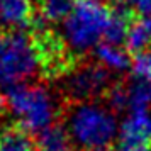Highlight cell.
<instances>
[{
    "label": "cell",
    "mask_w": 151,
    "mask_h": 151,
    "mask_svg": "<svg viewBox=\"0 0 151 151\" xmlns=\"http://www.w3.org/2000/svg\"><path fill=\"white\" fill-rule=\"evenodd\" d=\"M36 19L32 0H0V29H31Z\"/></svg>",
    "instance_id": "cell-7"
},
{
    "label": "cell",
    "mask_w": 151,
    "mask_h": 151,
    "mask_svg": "<svg viewBox=\"0 0 151 151\" xmlns=\"http://www.w3.org/2000/svg\"><path fill=\"white\" fill-rule=\"evenodd\" d=\"M112 7L100 0H76L63 22V37L76 56L95 49L105 36Z\"/></svg>",
    "instance_id": "cell-3"
},
{
    "label": "cell",
    "mask_w": 151,
    "mask_h": 151,
    "mask_svg": "<svg viewBox=\"0 0 151 151\" xmlns=\"http://www.w3.org/2000/svg\"><path fill=\"white\" fill-rule=\"evenodd\" d=\"M2 121H4V102L0 100V131L4 129V127H2Z\"/></svg>",
    "instance_id": "cell-17"
},
{
    "label": "cell",
    "mask_w": 151,
    "mask_h": 151,
    "mask_svg": "<svg viewBox=\"0 0 151 151\" xmlns=\"http://www.w3.org/2000/svg\"><path fill=\"white\" fill-rule=\"evenodd\" d=\"M76 0H37V14L48 24L65 22Z\"/></svg>",
    "instance_id": "cell-14"
},
{
    "label": "cell",
    "mask_w": 151,
    "mask_h": 151,
    "mask_svg": "<svg viewBox=\"0 0 151 151\" xmlns=\"http://www.w3.org/2000/svg\"><path fill=\"white\" fill-rule=\"evenodd\" d=\"M37 151H80L70 137L65 124L55 122L36 136Z\"/></svg>",
    "instance_id": "cell-9"
},
{
    "label": "cell",
    "mask_w": 151,
    "mask_h": 151,
    "mask_svg": "<svg viewBox=\"0 0 151 151\" xmlns=\"http://www.w3.org/2000/svg\"><path fill=\"white\" fill-rule=\"evenodd\" d=\"M31 36L39 60V75L44 80L65 78L78 66V56L70 49L63 34L53 31L39 14L31 27Z\"/></svg>",
    "instance_id": "cell-5"
},
{
    "label": "cell",
    "mask_w": 151,
    "mask_h": 151,
    "mask_svg": "<svg viewBox=\"0 0 151 151\" xmlns=\"http://www.w3.org/2000/svg\"><path fill=\"white\" fill-rule=\"evenodd\" d=\"M0 151H37V146L31 132L15 122L0 131Z\"/></svg>",
    "instance_id": "cell-12"
},
{
    "label": "cell",
    "mask_w": 151,
    "mask_h": 151,
    "mask_svg": "<svg viewBox=\"0 0 151 151\" xmlns=\"http://www.w3.org/2000/svg\"><path fill=\"white\" fill-rule=\"evenodd\" d=\"M105 102L112 112H122V110H129V87H126L122 83H114L105 93Z\"/></svg>",
    "instance_id": "cell-15"
},
{
    "label": "cell",
    "mask_w": 151,
    "mask_h": 151,
    "mask_svg": "<svg viewBox=\"0 0 151 151\" xmlns=\"http://www.w3.org/2000/svg\"><path fill=\"white\" fill-rule=\"evenodd\" d=\"M39 73V60L31 32L0 29V90L29 83Z\"/></svg>",
    "instance_id": "cell-2"
},
{
    "label": "cell",
    "mask_w": 151,
    "mask_h": 151,
    "mask_svg": "<svg viewBox=\"0 0 151 151\" xmlns=\"http://www.w3.org/2000/svg\"><path fill=\"white\" fill-rule=\"evenodd\" d=\"M7 105L17 119V124L26 131L41 132L56 122L60 116V107L56 99L42 85H21L5 93Z\"/></svg>",
    "instance_id": "cell-4"
},
{
    "label": "cell",
    "mask_w": 151,
    "mask_h": 151,
    "mask_svg": "<svg viewBox=\"0 0 151 151\" xmlns=\"http://www.w3.org/2000/svg\"><path fill=\"white\" fill-rule=\"evenodd\" d=\"M66 131L80 151L112 148L119 134L114 112L99 102H76L66 114Z\"/></svg>",
    "instance_id": "cell-1"
},
{
    "label": "cell",
    "mask_w": 151,
    "mask_h": 151,
    "mask_svg": "<svg viewBox=\"0 0 151 151\" xmlns=\"http://www.w3.org/2000/svg\"><path fill=\"white\" fill-rule=\"evenodd\" d=\"M112 151H151V144L117 141L116 146H112Z\"/></svg>",
    "instance_id": "cell-16"
},
{
    "label": "cell",
    "mask_w": 151,
    "mask_h": 151,
    "mask_svg": "<svg viewBox=\"0 0 151 151\" xmlns=\"http://www.w3.org/2000/svg\"><path fill=\"white\" fill-rule=\"evenodd\" d=\"M95 58L102 66L112 71H126L131 70L132 56L127 49H122L121 46L110 44V42H100L95 49Z\"/></svg>",
    "instance_id": "cell-10"
},
{
    "label": "cell",
    "mask_w": 151,
    "mask_h": 151,
    "mask_svg": "<svg viewBox=\"0 0 151 151\" xmlns=\"http://www.w3.org/2000/svg\"><path fill=\"white\" fill-rule=\"evenodd\" d=\"M124 46L131 55H136V53H141L144 49L151 48V17L134 15Z\"/></svg>",
    "instance_id": "cell-13"
},
{
    "label": "cell",
    "mask_w": 151,
    "mask_h": 151,
    "mask_svg": "<svg viewBox=\"0 0 151 151\" xmlns=\"http://www.w3.org/2000/svg\"><path fill=\"white\" fill-rule=\"evenodd\" d=\"M132 19H134V15L126 7H122L121 4L112 7V14H110L109 24H107V29H105L104 41L116 44V46L126 44V37H127Z\"/></svg>",
    "instance_id": "cell-11"
},
{
    "label": "cell",
    "mask_w": 151,
    "mask_h": 151,
    "mask_svg": "<svg viewBox=\"0 0 151 151\" xmlns=\"http://www.w3.org/2000/svg\"><path fill=\"white\" fill-rule=\"evenodd\" d=\"M112 82V75L100 63L78 65L73 71L63 78V92L73 102H97L105 97Z\"/></svg>",
    "instance_id": "cell-6"
},
{
    "label": "cell",
    "mask_w": 151,
    "mask_h": 151,
    "mask_svg": "<svg viewBox=\"0 0 151 151\" xmlns=\"http://www.w3.org/2000/svg\"><path fill=\"white\" fill-rule=\"evenodd\" d=\"M119 141L127 143L151 144V112L144 110H131L119 127Z\"/></svg>",
    "instance_id": "cell-8"
}]
</instances>
